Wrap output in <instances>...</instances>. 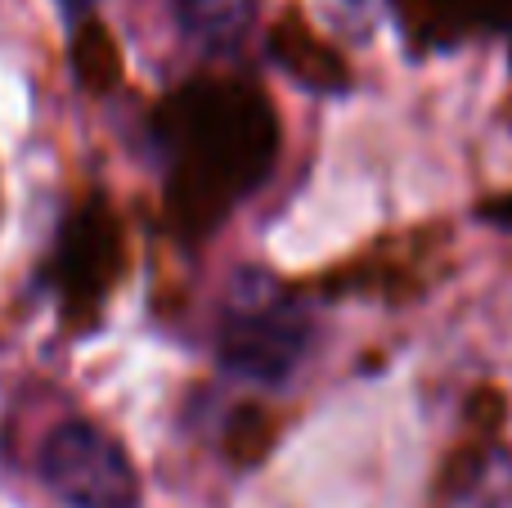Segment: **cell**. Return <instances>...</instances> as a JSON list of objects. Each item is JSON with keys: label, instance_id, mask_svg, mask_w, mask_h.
I'll list each match as a JSON object with an SVG mask.
<instances>
[{"label": "cell", "instance_id": "52a82bcc", "mask_svg": "<svg viewBox=\"0 0 512 508\" xmlns=\"http://www.w3.org/2000/svg\"><path fill=\"white\" fill-rule=\"evenodd\" d=\"M77 72H81V81H86L90 90H108L117 81L122 63H117V45H113V36H108V27H99V23L81 27V36H77Z\"/></svg>", "mask_w": 512, "mask_h": 508}, {"label": "cell", "instance_id": "5b68a950", "mask_svg": "<svg viewBox=\"0 0 512 508\" xmlns=\"http://www.w3.org/2000/svg\"><path fill=\"white\" fill-rule=\"evenodd\" d=\"M176 18L189 32V41H198L212 54H230L248 36L256 0H176Z\"/></svg>", "mask_w": 512, "mask_h": 508}, {"label": "cell", "instance_id": "8992f818", "mask_svg": "<svg viewBox=\"0 0 512 508\" xmlns=\"http://www.w3.org/2000/svg\"><path fill=\"white\" fill-rule=\"evenodd\" d=\"M274 446V419L261 410V405H243L230 419V432H225V450L239 468H256Z\"/></svg>", "mask_w": 512, "mask_h": 508}, {"label": "cell", "instance_id": "30bf717a", "mask_svg": "<svg viewBox=\"0 0 512 508\" xmlns=\"http://www.w3.org/2000/svg\"><path fill=\"white\" fill-rule=\"evenodd\" d=\"M355 5H360V0H355Z\"/></svg>", "mask_w": 512, "mask_h": 508}, {"label": "cell", "instance_id": "6da1fadb", "mask_svg": "<svg viewBox=\"0 0 512 508\" xmlns=\"http://www.w3.org/2000/svg\"><path fill=\"white\" fill-rule=\"evenodd\" d=\"M185 135L203 158V185L216 203L230 198V189H252L270 171L279 126H274L270 99L256 90H198L185 99Z\"/></svg>", "mask_w": 512, "mask_h": 508}, {"label": "cell", "instance_id": "ba28073f", "mask_svg": "<svg viewBox=\"0 0 512 508\" xmlns=\"http://www.w3.org/2000/svg\"><path fill=\"white\" fill-rule=\"evenodd\" d=\"M481 216H486L490 225H499V230H512V194L486 198V203H481Z\"/></svg>", "mask_w": 512, "mask_h": 508}, {"label": "cell", "instance_id": "7a4b0ae2", "mask_svg": "<svg viewBox=\"0 0 512 508\" xmlns=\"http://www.w3.org/2000/svg\"><path fill=\"white\" fill-rule=\"evenodd\" d=\"M41 477L68 508H140V473L131 455L86 419H72L45 437Z\"/></svg>", "mask_w": 512, "mask_h": 508}, {"label": "cell", "instance_id": "9c48e42d", "mask_svg": "<svg viewBox=\"0 0 512 508\" xmlns=\"http://www.w3.org/2000/svg\"><path fill=\"white\" fill-rule=\"evenodd\" d=\"M68 9H86V5H95V0H63Z\"/></svg>", "mask_w": 512, "mask_h": 508}, {"label": "cell", "instance_id": "3957f363", "mask_svg": "<svg viewBox=\"0 0 512 508\" xmlns=\"http://www.w3.org/2000/svg\"><path fill=\"white\" fill-rule=\"evenodd\" d=\"M310 342V324L283 297L239 293V306L230 311L221 329V365L252 383H283L301 365Z\"/></svg>", "mask_w": 512, "mask_h": 508}, {"label": "cell", "instance_id": "277c9868", "mask_svg": "<svg viewBox=\"0 0 512 508\" xmlns=\"http://www.w3.org/2000/svg\"><path fill=\"white\" fill-rule=\"evenodd\" d=\"M270 54L288 77H297L301 86L319 90V95H337L351 86V68L346 59L310 27V18L301 9H283L270 27Z\"/></svg>", "mask_w": 512, "mask_h": 508}]
</instances>
